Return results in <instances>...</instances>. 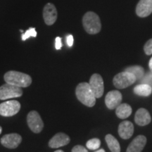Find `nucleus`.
I'll return each mask as SVG.
<instances>
[{"label":"nucleus","mask_w":152,"mask_h":152,"mask_svg":"<svg viewBox=\"0 0 152 152\" xmlns=\"http://www.w3.org/2000/svg\"><path fill=\"white\" fill-rule=\"evenodd\" d=\"M144 50L147 55L152 54V39H150L145 43L144 47Z\"/></svg>","instance_id":"24"},{"label":"nucleus","mask_w":152,"mask_h":152,"mask_svg":"<svg viewBox=\"0 0 152 152\" xmlns=\"http://www.w3.org/2000/svg\"><path fill=\"white\" fill-rule=\"evenodd\" d=\"M132 108L128 104H121L116 108L115 113L116 115L121 119H125L128 118L132 113Z\"/></svg>","instance_id":"17"},{"label":"nucleus","mask_w":152,"mask_h":152,"mask_svg":"<svg viewBox=\"0 0 152 152\" xmlns=\"http://www.w3.org/2000/svg\"><path fill=\"white\" fill-rule=\"evenodd\" d=\"M149 69L151 72H152V57L151 58V59H150L149 62Z\"/></svg>","instance_id":"28"},{"label":"nucleus","mask_w":152,"mask_h":152,"mask_svg":"<svg viewBox=\"0 0 152 152\" xmlns=\"http://www.w3.org/2000/svg\"><path fill=\"white\" fill-rule=\"evenodd\" d=\"M20 109V104L16 100H10L0 104V115L11 117L16 115Z\"/></svg>","instance_id":"6"},{"label":"nucleus","mask_w":152,"mask_h":152,"mask_svg":"<svg viewBox=\"0 0 152 152\" xmlns=\"http://www.w3.org/2000/svg\"><path fill=\"white\" fill-rule=\"evenodd\" d=\"M152 13V0H140L136 7V14L139 17L145 18Z\"/></svg>","instance_id":"13"},{"label":"nucleus","mask_w":152,"mask_h":152,"mask_svg":"<svg viewBox=\"0 0 152 152\" xmlns=\"http://www.w3.org/2000/svg\"><path fill=\"white\" fill-rule=\"evenodd\" d=\"M137 80L135 76L128 71H124L115 75L113 83L114 86L118 89H124L134 84Z\"/></svg>","instance_id":"4"},{"label":"nucleus","mask_w":152,"mask_h":152,"mask_svg":"<svg viewBox=\"0 0 152 152\" xmlns=\"http://www.w3.org/2000/svg\"><path fill=\"white\" fill-rule=\"evenodd\" d=\"M122 102V94L118 90L110 91L105 97V104L108 109H116Z\"/></svg>","instance_id":"11"},{"label":"nucleus","mask_w":152,"mask_h":152,"mask_svg":"<svg viewBox=\"0 0 152 152\" xmlns=\"http://www.w3.org/2000/svg\"><path fill=\"white\" fill-rule=\"evenodd\" d=\"M134 92L138 96H149L152 93V87L149 85L141 83L134 87Z\"/></svg>","instance_id":"18"},{"label":"nucleus","mask_w":152,"mask_h":152,"mask_svg":"<svg viewBox=\"0 0 152 152\" xmlns=\"http://www.w3.org/2000/svg\"><path fill=\"white\" fill-rule=\"evenodd\" d=\"M30 37H37V32H36L35 28H30L28 30H26V33L22 35V40H26Z\"/></svg>","instance_id":"22"},{"label":"nucleus","mask_w":152,"mask_h":152,"mask_svg":"<svg viewBox=\"0 0 152 152\" xmlns=\"http://www.w3.org/2000/svg\"><path fill=\"white\" fill-rule=\"evenodd\" d=\"M27 122L30 130L34 133H39L44 128V123L41 116L38 112L35 111H30L28 114Z\"/></svg>","instance_id":"7"},{"label":"nucleus","mask_w":152,"mask_h":152,"mask_svg":"<svg viewBox=\"0 0 152 152\" xmlns=\"http://www.w3.org/2000/svg\"><path fill=\"white\" fill-rule=\"evenodd\" d=\"M73 42H74V39H73V35H69L66 38V42H67V45H68L69 47H72L73 45Z\"/></svg>","instance_id":"27"},{"label":"nucleus","mask_w":152,"mask_h":152,"mask_svg":"<svg viewBox=\"0 0 152 152\" xmlns=\"http://www.w3.org/2000/svg\"><path fill=\"white\" fill-rule=\"evenodd\" d=\"M56 7L52 3H47L43 9V18L47 26H52L57 19Z\"/></svg>","instance_id":"10"},{"label":"nucleus","mask_w":152,"mask_h":152,"mask_svg":"<svg viewBox=\"0 0 152 152\" xmlns=\"http://www.w3.org/2000/svg\"><path fill=\"white\" fill-rule=\"evenodd\" d=\"M23 95L21 87L6 83L0 87V99L7 100L9 99L20 97Z\"/></svg>","instance_id":"5"},{"label":"nucleus","mask_w":152,"mask_h":152,"mask_svg":"<svg viewBox=\"0 0 152 152\" xmlns=\"http://www.w3.org/2000/svg\"><path fill=\"white\" fill-rule=\"evenodd\" d=\"M95 152H106L105 151V150L104 149H98V150H96V151Z\"/></svg>","instance_id":"29"},{"label":"nucleus","mask_w":152,"mask_h":152,"mask_svg":"<svg viewBox=\"0 0 152 152\" xmlns=\"http://www.w3.org/2000/svg\"><path fill=\"white\" fill-rule=\"evenodd\" d=\"M140 80H141V83L149 85L152 87V72H149L146 75H144Z\"/></svg>","instance_id":"23"},{"label":"nucleus","mask_w":152,"mask_h":152,"mask_svg":"<svg viewBox=\"0 0 152 152\" xmlns=\"http://www.w3.org/2000/svg\"><path fill=\"white\" fill-rule=\"evenodd\" d=\"M22 142V137L17 133H11L4 135L1 138V143L8 149H16Z\"/></svg>","instance_id":"9"},{"label":"nucleus","mask_w":152,"mask_h":152,"mask_svg":"<svg viewBox=\"0 0 152 152\" xmlns=\"http://www.w3.org/2000/svg\"><path fill=\"white\" fill-rule=\"evenodd\" d=\"M4 78L7 83L19 87H28L32 83L31 77L21 72L10 71L4 74Z\"/></svg>","instance_id":"2"},{"label":"nucleus","mask_w":152,"mask_h":152,"mask_svg":"<svg viewBox=\"0 0 152 152\" xmlns=\"http://www.w3.org/2000/svg\"><path fill=\"white\" fill-rule=\"evenodd\" d=\"M75 94L77 99L88 107H92L96 103V97L87 83H82L75 89Z\"/></svg>","instance_id":"1"},{"label":"nucleus","mask_w":152,"mask_h":152,"mask_svg":"<svg viewBox=\"0 0 152 152\" xmlns=\"http://www.w3.org/2000/svg\"><path fill=\"white\" fill-rule=\"evenodd\" d=\"M55 47L57 50H59L62 47V42H61V38L60 37H57L55 39Z\"/></svg>","instance_id":"26"},{"label":"nucleus","mask_w":152,"mask_h":152,"mask_svg":"<svg viewBox=\"0 0 152 152\" xmlns=\"http://www.w3.org/2000/svg\"><path fill=\"white\" fill-rule=\"evenodd\" d=\"M54 152H64L63 150H56V151H55Z\"/></svg>","instance_id":"30"},{"label":"nucleus","mask_w":152,"mask_h":152,"mask_svg":"<svg viewBox=\"0 0 152 152\" xmlns=\"http://www.w3.org/2000/svg\"><path fill=\"white\" fill-rule=\"evenodd\" d=\"M1 132H2V128H1V127L0 126V134H1Z\"/></svg>","instance_id":"31"},{"label":"nucleus","mask_w":152,"mask_h":152,"mask_svg":"<svg viewBox=\"0 0 152 152\" xmlns=\"http://www.w3.org/2000/svg\"><path fill=\"white\" fill-rule=\"evenodd\" d=\"M125 71L132 73V75L135 76L136 80H141L144 75V70L143 67L140 66H129L125 69Z\"/></svg>","instance_id":"20"},{"label":"nucleus","mask_w":152,"mask_h":152,"mask_svg":"<svg viewBox=\"0 0 152 152\" xmlns=\"http://www.w3.org/2000/svg\"><path fill=\"white\" fill-rule=\"evenodd\" d=\"M147 144V138L144 135H138L131 142L126 152H142Z\"/></svg>","instance_id":"14"},{"label":"nucleus","mask_w":152,"mask_h":152,"mask_svg":"<svg viewBox=\"0 0 152 152\" xmlns=\"http://www.w3.org/2000/svg\"><path fill=\"white\" fill-rule=\"evenodd\" d=\"M134 133V125L130 121H125L120 123L118 126V134L124 140L130 139Z\"/></svg>","instance_id":"15"},{"label":"nucleus","mask_w":152,"mask_h":152,"mask_svg":"<svg viewBox=\"0 0 152 152\" xmlns=\"http://www.w3.org/2000/svg\"><path fill=\"white\" fill-rule=\"evenodd\" d=\"M108 147L111 152H121V146L118 140L111 134H107L105 137Z\"/></svg>","instance_id":"19"},{"label":"nucleus","mask_w":152,"mask_h":152,"mask_svg":"<svg viewBox=\"0 0 152 152\" xmlns=\"http://www.w3.org/2000/svg\"><path fill=\"white\" fill-rule=\"evenodd\" d=\"M134 121L138 125L144 126V125L149 124L151 121V118L147 109L141 108L137 111L135 116H134Z\"/></svg>","instance_id":"16"},{"label":"nucleus","mask_w":152,"mask_h":152,"mask_svg":"<svg viewBox=\"0 0 152 152\" xmlns=\"http://www.w3.org/2000/svg\"><path fill=\"white\" fill-rule=\"evenodd\" d=\"M71 152H88L86 148H85L83 146L81 145H76L73 148Z\"/></svg>","instance_id":"25"},{"label":"nucleus","mask_w":152,"mask_h":152,"mask_svg":"<svg viewBox=\"0 0 152 152\" xmlns=\"http://www.w3.org/2000/svg\"><path fill=\"white\" fill-rule=\"evenodd\" d=\"M83 25L85 31L90 35L99 33L102 29V23L99 16L92 11H88L83 18Z\"/></svg>","instance_id":"3"},{"label":"nucleus","mask_w":152,"mask_h":152,"mask_svg":"<svg viewBox=\"0 0 152 152\" xmlns=\"http://www.w3.org/2000/svg\"><path fill=\"white\" fill-rule=\"evenodd\" d=\"M89 85H90L92 92L94 93L95 97H102L104 91V80L102 76L97 73L93 74L92 77H90Z\"/></svg>","instance_id":"8"},{"label":"nucleus","mask_w":152,"mask_h":152,"mask_svg":"<svg viewBox=\"0 0 152 152\" xmlns=\"http://www.w3.org/2000/svg\"><path fill=\"white\" fill-rule=\"evenodd\" d=\"M101 141L97 138H93L87 141L86 147L87 149L90 150H96L100 147Z\"/></svg>","instance_id":"21"},{"label":"nucleus","mask_w":152,"mask_h":152,"mask_svg":"<svg viewBox=\"0 0 152 152\" xmlns=\"http://www.w3.org/2000/svg\"><path fill=\"white\" fill-rule=\"evenodd\" d=\"M70 137L65 133L58 132L49 140V146L52 149L59 148L69 144Z\"/></svg>","instance_id":"12"}]
</instances>
